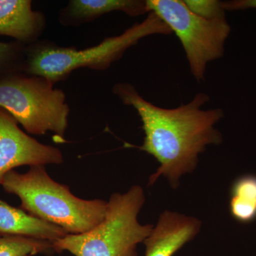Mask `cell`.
Instances as JSON below:
<instances>
[{
    "label": "cell",
    "instance_id": "3957f363",
    "mask_svg": "<svg viewBox=\"0 0 256 256\" xmlns=\"http://www.w3.org/2000/svg\"><path fill=\"white\" fill-rule=\"evenodd\" d=\"M171 33L168 25L151 12L142 22L134 24L118 36L107 37L90 48L78 50L75 47L58 46L53 42L38 41L26 47L24 73L44 77L55 85L68 78L76 69L105 70L142 38Z\"/></svg>",
    "mask_w": 256,
    "mask_h": 256
},
{
    "label": "cell",
    "instance_id": "7c38bea8",
    "mask_svg": "<svg viewBox=\"0 0 256 256\" xmlns=\"http://www.w3.org/2000/svg\"><path fill=\"white\" fill-rule=\"evenodd\" d=\"M229 208L232 217L242 224L256 220V175L246 174L234 182Z\"/></svg>",
    "mask_w": 256,
    "mask_h": 256
},
{
    "label": "cell",
    "instance_id": "5b68a950",
    "mask_svg": "<svg viewBox=\"0 0 256 256\" xmlns=\"http://www.w3.org/2000/svg\"><path fill=\"white\" fill-rule=\"evenodd\" d=\"M0 107L30 134L52 132L60 142L64 140L70 108L63 90L46 78L26 73L0 78Z\"/></svg>",
    "mask_w": 256,
    "mask_h": 256
},
{
    "label": "cell",
    "instance_id": "5bb4252c",
    "mask_svg": "<svg viewBox=\"0 0 256 256\" xmlns=\"http://www.w3.org/2000/svg\"><path fill=\"white\" fill-rule=\"evenodd\" d=\"M184 2L192 12L205 20L226 18L222 2L218 0H184Z\"/></svg>",
    "mask_w": 256,
    "mask_h": 256
},
{
    "label": "cell",
    "instance_id": "ba28073f",
    "mask_svg": "<svg viewBox=\"0 0 256 256\" xmlns=\"http://www.w3.org/2000/svg\"><path fill=\"white\" fill-rule=\"evenodd\" d=\"M201 220L178 212L164 210L144 240L146 256H173L200 233Z\"/></svg>",
    "mask_w": 256,
    "mask_h": 256
},
{
    "label": "cell",
    "instance_id": "2e32d148",
    "mask_svg": "<svg viewBox=\"0 0 256 256\" xmlns=\"http://www.w3.org/2000/svg\"><path fill=\"white\" fill-rule=\"evenodd\" d=\"M222 5L225 11L256 9V0H232L222 2Z\"/></svg>",
    "mask_w": 256,
    "mask_h": 256
},
{
    "label": "cell",
    "instance_id": "7a4b0ae2",
    "mask_svg": "<svg viewBox=\"0 0 256 256\" xmlns=\"http://www.w3.org/2000/svg\"><path fill=\"white\" fill-rule=\"evenodd\" d=\"M1 185L20 198L24 210L68 234L88 232L104 220L107 212L108 202L75 196L66 185L50 178L44 166H30L26 173L10 171Z\"/></svg>",
    "mask_w": 256,
    "mask_h": 256
},
{
    "label": "cell",
    "instance_id": "8fae6325",
    "mask_svg": "<svg viewBox=\"0 0 256 256\" xmlns=\"http://www.w3.org/2000/svg\"><path fill=\"white\" fill-rule=\"evenodd\" d=\"M68 234L54 224L10 206L0 198V236H18L54 242Z\"/></svg>",
    "mask_w": 256,
    "mask_h": 256
},
{
    "label": "cell",
    "instance_id": "9a60e30c",
    "mask_svg": "<svg viewBox=\"0 0 256 256\" xmlns=\"http://www.w3.org/2000/svg\"><path fill=\"white\" fill-rule=\"evenodd\" d=\"M22 45L0 42V74L16 67L13 64L16 63L20 57H26V47L23 48Z\"/></svg>",
    "mask_w": 256,
    "mask_h": 256
},
{
    "label": "cell",
    "instance_id": "30bf717a",
    "mask_svg": "<svg viewBox=\"0 0 256 256\" xmlns=\"http://www.w3.org/2000/svg\"><path fill=\"white\" fill-rule=\"evenodd\" d=\"M112 12L130 16L150 13L144 0H70L60 9L58 21L64 26H78Z\"/></svg>",
    "mask_w": 256,
    "mask_h": 256
},
{
    "label": "cell",
    "instance_id": "8992f818",
    "mask_svg": "<svg viewBox=\"0 0 256 256\" xmlns=\"http://www.w3.org/2000/svg\"><path fill=\"white\" fill-rule=\"evenodd\" d=\"M146 4L149 12L158 15L181 42L194 78L204 82L208 64L224 56L230 33L226 18L205 20L184 0H146Z\"/></svg>",
    "mask_w": 256,
    "mask_h": 256
},
{
    "label": "cell",
    "instance_id": "6da1fadb",
    "mask_svg": "<svg viewBox=\"0 0 256 256\" xmlns=\"http://www.w3.org/2000/svg\"><path fill=\"white\" fill-rule=\"evenodd\" d=\"M112 92L139 114L144 132V142L139 148L160 164L150 178L149 185L164 176L172 188H178L180 178L195 170L198 156L206 146L223 142L222 133L215 126L223 118L224 110L203 109L210 100L204 92H198L188 104L171 109L146 100L129 82L116 84Z\"/></svg>",
    "mask_w": 256,
    "mask_h": 256
},
{
    "label": "cell",
    "instance_id": "52a82bcc",
    "mask_svg": "<svg viewBox=\"0 0 256 256\" xmlns=\"http://www.w3.org/2000/svg\"><path fill=\"white\" fill-rule=\"evenodd\" d=\"M63 162V154L58 148L42 144L24 132L18 121L0 107V185L5 175L18 166Z\"/></svg>",
    "mask_w": 256,
    "mask_h": 256
},
{
    "label": "cell",
    "instance_id": "9c48e42d",
    "mask_svg": "<svg viewBox=\"0 0 256 256\" xmlns=\"http://www.w3.org/2000/svg\"><path fill=\"white\" fill-rule=\"evenodd\" d=\"M46 23L44 14L32 9L30 0H0V36L30 46L38 42Z\"/></svg>",
    "mask_w": 256,
    "mask_h": 256
},
{
    "label": "cell",
    "instance_id": "4fadbf2b",
    "mask_svg": "<svg viewBox=\"0 0 256 256\" xmlns=\"http://www.w3.org/2000/svg\"><path fill=\"white\" fill-rule=\"evenodd\" d=\"M56 252L53 242L18 236H0V256H34Z\"/></svg>",
    "mask_w": 256,
    "mask_h": 256
},
{
    "label": "cell",
    "instance_id": "277c9868",
    "mask_svg": "<svg viewBox=\"0 0 256 256\" xmlns=\"http://www.w3.org/2000/svg\"><path fill=\"white\" fill-rule=\"evenodd\" d=\"M144 202L139 185L126 193L112 194L104 220L86 233L68 234L53 242L56 252L66 250L75 256H138V244L144 242L154 227L138 222Z\"/></svg>",
    "mask_w": 256,
    "mask_h": 256
}]
</instances>
